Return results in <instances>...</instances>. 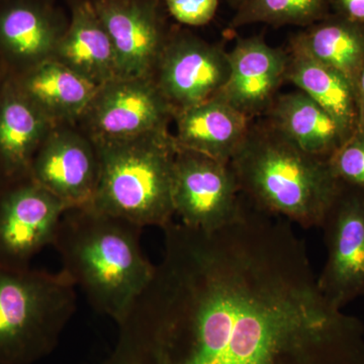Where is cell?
<instances>
[{
    "label": "cell",
    "mask_w": 364,
    "mask_h": 364,
    "mask_svg": "<svg viewBox=\"0 0 364 364\" xmlns=\"http://www.w3.org/2000/svg\"><path fill=\"white\" fill-rule=\"evenodd\" d=\"M156 364H364V326L323 298L298 237L235 234L181 282Z\"/></svg>",
    "instance_id": "cell-1"
},
{
    "label": "cell",
    "mask_w": 364,
    "mask_h": 364,
    "mask_svg": "<svg viewBox=\"0 0 364 364\" xmlns=\"http://www.w3.org/2000/svg\"><path fill=\"white\" fill-rule=\"evenodd\" d=\"M142 228L91 208H68L52 245L62 272L97 312L119 324L154 273L141 248Z\"/></svg>",
    "instance_id": "cell-2"
},
{
    "label": "cell",
    "mask_w": 364,
    "mask_h": 364,
    "mask_svg": "<svg viewBox=\"0 0 364 364\" xmlns=\"http://www.w3.org/2000/svg\"><path fill=\"white\" fill-rule=\"evenodd\" d=\"M230 163L249 203L306 229L322 226L341 188L328 160L304 152L263 117L253 119Z\"/></svg>",
    "instance_id": "cell-3"
},
{
    "label": "cell",
    "mask_w": 364,
    "mask_h": 364,
    "mask_svg": "<svg viewBox=\"0 0 364 364\" xmlns=\"http://www.w3.org/2000/svg\"><path fill=\"white\" fill-rule=\"evenodd\" d=\"M95 144L100 178L91 208L141 228L170 224L176 146L169 130Z\"/></svg>",
    "instance_id": "cell-4"
},
{
    "label": "cell",
    "mask_w": 364,
    "mask_h": 364,
    "mask_svg": "<svg viewBox=\"0 0 364 364\" xmlns=\"http://www.w3.org/2000/svg\"><path fill=\"white\" fill-rule=\"evenodd\" d=\"M75 310V284L62 270L0 265V364L48 355Z\"/></svg>",
    "instance_id": "cell-5"
},
{
    "label": "cell",
    "mask_w": 364,
    "mask_h": 364,
    "mask_svg": "<svg viewBox=\"0 0 364 364\" xmlns=\"http://www.w3.org/2000/svg\"><path fill=\"white\" fill-rule=\"evenodd\" d=\"M172 202L182 224L210 232L236 220L243 196L231 163L176 147Z\"/></svg>",
    "instance_id": "cell-6"
},
{
    "label": "cell",
    "mask_w": 364,
    "mask_h": 364,
    "mask_svg": "<svg viewBox=\"0 0 364 364\" xmlns=\"http://www.w3.org/2000/svg\"><path fill=\"white\" fill-rule=\"evenodd\" d=\"M174 109L152 77H116L100 85L80 117L95 142L168 130Z\"/></svg>",
    "instance_id": "cell-7"
},
{
    "label": "cell",
    "mask_w": 364,
    "mask_h": 364,
    "mask_svg": "<svg viewBox=\"0 0 364 364\" xmlns=\"http://www.w3.org/2000/svg\"><path fill=\"white\" fill-rule=\"evenodd\" d=\"M327 260L318 291L335 310L364 296V191L341 183L322 223Z\"/></svg>",
    "instance_id": "cell-8"
},
{
    "label": "cell",
    "mask_w": 364,
    "mask_h": 364,
    "mask_svg": "<svg viewBox=\"0 0 364 364\" xmlns=\"http://www.w3.org/2000/svg\"><path fill=\"white\" fill-rule=\"evenodd\" d=\"M68 210L32 177L7 181L0 193V265L23 269L48 245Z\"/></svg>",
    "instance_id": "cell-9"
},
{
    "label": "cell",
    "mask_w": 364,
    "mask_h": 364,
    "mask_svg": "<svg viewBox=\"0 0 364 364\" xmlns=\"http://www.w3.org/2000/svg\"><path fill=\"white\" fill-rule=\"evenodd\" d=\"M229 73V57L223 46L172 30L152 78L176 114L215 97Z\"/></svg>",
    "instance_id": "cell-10"
},
{
    "label": "cell",
    "mask_w": 364,
    "mask_h": 364,
    "mask_svg": "<svg viewBox=\"0 0 364 364\" xmlns=\"http://www.w3.org/2000/svg\"><path fill=\"white\" fill-rule=\"evenodd\" d=\"M116 55L117 77H152L172 28L163 0H91Z\"/></svg>",
    "instance_id": "cell-11"
},
{
    "label": "cell",
    "mask_w": 364,
    "mask_h": 364,
    "mask_svg": "<svg viewBox=\"0 0 364 364\" xmlns=\"http://www.w3.org/2000/svg\"><path fill=\"white\" fill-rule=\"evenodd\" d=\"M30 176L67 208H91L100 178L97 146L85 132L57 124L33 156Z\"/></svg>",
    "instance_id": "cell-12"
},
{
    "label": "cell",
    "mask_w": 364,
    "mask_h": 364,
    "mask_svg": "<svg viewBox=\"0 0 364 364\" xmlns=\"http://www.w3.org/2000/svg\"><path fill=\"white\" fill-rule=\"evenodd\" d=\"M228 57L229 77L215 97L250 119L264 116L287 82V50L272 47L258 35L237 39Z\"/></svg>",
    "instance_id": "cell-13"
},
{
    "label": "cell",
    "mask_w": 364,
    "mask_h": 364,
    "mask_svg": "<svg viewBox=\"0 0 364 364\" xmlns=\"http://www.w3.org/2000/svg\"><path fill=\"white\" fill-rule=\"evenodd\" d=\"M177 148L202 153L220 161L230 162L245 140L252 119L221 97L174 114Z\"/></svg>",
    "instance_id": "cell-14"
},
{
    "label": "cell",
    "mask_w": 364,
    "mask_h": 364,
    "mask_svg": "<svg viewBox=\"0 0 364 364\" xmlns=\"http://www.w3.org/2000/svg\"><path fill=\"white\" fill-rule=\"evenodd\" d=\"M69 18L48 0L18 1L0 11V49L26 69L53 58Z\"/></svg>",
    "instance_id": "cell-15"
},
{
    "label": "cell",
    "mask_w": 364,
    "mask_h": 364,
    "mask_svg": "<svg viewBox=\"0 0 364 364\" xmlns=\"http://www.w3.org/2000/svg\"><path fill=\"white\" fill-rule=\"evenodd\" d=\"M53 60L100 86L117 77L116 55L91 0H74Z\"/></svg>",
    "instance_id": "cell-16"
},
{
    "label": "cell",
    "mask_w": 364,
    "mask_h": 364,
    "mask_svg": "<svg viewBox=\"0 0 364 364\" xmlns=\"http://www.w3.org/2000/svg\"><path fill=\"white\" fill-rule=\"evenodd\" d=\"M304 152L329 161L345 142L338 124L301 90L279 93L261 117Z\"/></svg>",
    "instance_id": "cell-17"
},
{
    "label": "cell",
    "mask_w": 364,
    "mask_h": 364,
    "mask_svg": "<svg viewBox=\"0 0 364 364\" xmlns=\"http://www.w3.org/2000/svg\"><path fill=\"white\" fill-rule=\"evenodd\" d=\"M97 87L50 59L26 69L16 91L57 126L79 121Z\"/></svg>",
    "instance_id": "cell-18"
},
{
    "label": "cell",
    "mask_w": 364,
    "mask_h": 364,
    "mask_svg": "<svg viewBox=\"0 0 364 364\" xmlns=\"http://www.w3.org/2000/svg\"><path fill=\"white\" fill-rule=\"evenodd\" d=\"M52 123L18 91L0 102V171L6 181L30 176L31 164Z\"/></svg>",
    "instance_id": "cell-19"
},
{
    "label": "cell",
    "mask_w": 364,
    "mask_h": 364,
    "mask_svg": "<svg viewBox=\"0 0 364 364\" xmlns=\"http://www.w3.org/2000/svg\"><path fill=\"white\" fill-rule=\"evenodd\" d=\"M287 50V81L322 107L338 124L347 140L358 130L353 85L349 79L306 53L291 47Z\"/></svg>",
    "instance_id": "cell-20"
},
{
    "label": "cell",
    "mask_w": 364,
    "mask_h": 364,
    "mask_svg": "<svg viewBox=\"0 0 364 364\" xmlns=\"http://www.w3.org/2000/svg\"><path fill=\"white\" fill-rule=\"evenodd\" d=\"M289 47L332 67L353 85L364 66V26L331 11L294 35Z\"/></svg>",
    "instance_id": "cell-21"
},
{
    "label": "cell",
    "mask_w": 364,
    "mask_h": 364,
    "mask_svg": "<svg viewBox=\"0 0 364 364\" xmlns=\"http://www.w3.org/2000/svg\"><path fill=\"white\" fill-rule=\"evenodd\" d=\"M331 2L332 0H244L235 9L229 31L254 23L306 28L331 13Z\"/></svg>",
    "instance_id": "cell-22"
},
{
    "label": "cell",
    "mask_w": 364,
    "mask_h": 364,
    "mask_svg": "<svg viewBox=\"0 0 364 364\" xmlns=\"http://www.w3.org/2000/svg\"><path fill=\"white\" fill-rule=\"evenodd\" d=\"M329 164L341 183L364 191V131L349 136L330 158Z\"/></svg>",
    "instance_id": "cell-23"
},
{
    "label": "cell",
    "mask_w": 364,
    "mask_h": 364,
    "mask_svg": "<svg viewBox=\"0 0 364 364\" xmlns=\"http://www.w3.org/2000/svg\"><path fill=\"white\" fill-rule=\"evenodd\" d=\"M167 13L182 25L202 26L213 21L220 0H163Z\"/></svg>",
    "instance_id": "cell-24"
},
{
    "label": "cell",
    "mask_w": 364,
    "mask_h": 364,
    "mask_svg": "<svg viewBox=\"0 0 364 364\" xmlns=\"http://www.w3.org/2000/svg\"><path fill=\"white\" fill-rule=\"evenodd\" d=\"M331 11L364 26V0H332Z\"/></svg>",
    "instance_id": "cell-25"
},
{
    "label": "cell",
    "mask_w": 364,
    "mask_h": 364,
    "mask_svg": "<svg viewBox=\"0 0 364 364\" xmlns=\"http://www.w3.org/2000/svg\"><path fill=\"white\" fill-rule=\"evenodd\" d=\"M353 91L358 112V130L364 131V66L354 80Z\"/></svg>",
    "instance_id": "cell-26"
},
{
    "label": "cell",
    "mask_w": 364,
    "mask_h": 364,
    "mask_svg": "<svg viewBox=\"0 0 364 364\" xmlns=\"http://www.w3.org/2000/svg\"><path fill=\"white\" fill-rule=\"evenodd\" d=\"M228 2H229L230 6L233 7L234 9H237L243 4L244 0H228Z\"/></svg>",
    "instance_id": "cell-27"
},
{
    "label": "cell",
    "mask_w": 364,
    "mask_h": 364,
    "mask_svg": "<svg viewBox=\"0 0 364 364\" xmlns=\"http://www.w3.org/2000/svg\"><path fill=\"white\" fill-rule=\"evenodd\" d=\"M6 178L4 176V174L0 171V193H1L2 189H4V186L6 184Z\"/></svg>",
    "instance_id": "cell-28"
}]
</instances>
